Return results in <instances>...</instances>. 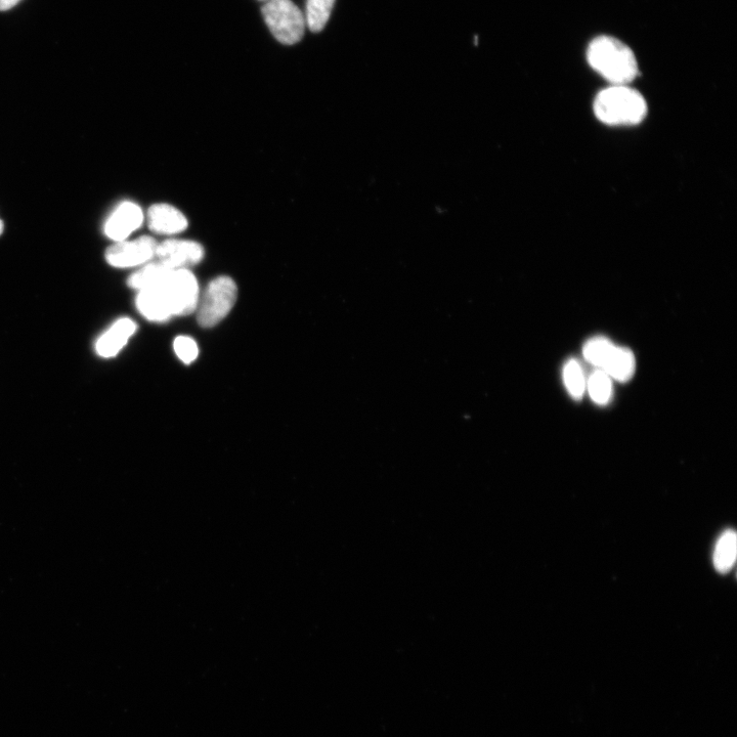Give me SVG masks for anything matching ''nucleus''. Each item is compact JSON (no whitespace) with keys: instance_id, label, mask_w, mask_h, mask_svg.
I'll use <instances>...</instances> for the list:
<instances>
[{"instance_id":"1","label":"nucleus","mask_w":737,"mask_h":737,"mask_svg":"<svg viewBox=\"0 0 737 737\" xmlns=\"http://www.w3.org/2000/svg\"><path fill=\"white\" fill-rule=\"evenodd\" d=\"M199 302L196 277L187 269L172 270L160 282L139 291L138 311L149 321L164 322L195 312Z\"/></svg>"},{"instance_id":"2","label":"nucleus","mask_w":737,"mask_h":737,"mask_svg":"<svg viewBox=\"0 0 737 737\" xmlns=\"http://www.w3.org/2000/svg\"><path fill=\"white\" fill-rule=\"evenodd\" d=\"M587 60L611 85H629L639 73L633 51L613 36L601 35L593 39L587 50Z\"/></svg>"},{"instance_id":"3","label":"nucleus","mask_w":737,"mask_h":737,"mask_svg":"<svg viewBox=\"0 0 737 737\" xmlns=\"http://www.w3.org/2000/svg\"><path fill=\"white\" fill-rule=\"evenodd\" d=\"M593 110L604 124L631 126L645 119L647 104L643 96L629 85H611L597 95Z\"/></svg>"},{"instance_id":"4","label":"nucleus","mask_w":737,"mask_h":737,"mask_svg":"<svg viewBox=\"0 0 737 737\" xmlns=\"http://www.w3.org/2000/svg\"><path fill=\"white\" fill-rule=\"evenodd\" d=\"M583 354L590 364L612 379L628 382L634 376L636 360L632 351L615 345L608 338H591L584 345Z\"/></svg>"},{"instance_id":"5","label":"nucleus","mask_w":737,"mask_h":737,"mask_svg":"<svg viewBox=\"0 0 737 737\" xmlns=\"http://www.w3.org/2000/svg\"><path fill=\"white\" fill-rule=\"evenodd\" d=\"M262 12L269 29L283 45L293 46L305 36L306 17L291 0H272Z\"/></svg>"},{"instance_id":"6","label":"nucleus","mask_w":737,"mask_h":737,"mask_svg":"<svg viewBox=\"0 0 737 737\" xmlns=\"http://www.w3.org/2000/svg\"><path fill=\"white\" fill-rule=\"evenodd\" d=\"M237 294V285L232 278L222 276L212 280L198 302L200 326L211 328L222 322L235 306Z\"/></svg>"},{"instance_id":"7","label":"nucleus","mask_w":737,"mask_h":737,"mask_svg":"<svg viewBox=\"0 0 737 737\" xmlns=\"http://www.w3.org/2000/svg\"><path fill=\"white\" fill-rule=\"evenodd\" d=\"M157 246L158 243L148 236L135 241L118 242L107 250V262L114 268H134L155 257Z\"/></svg>"},{"instance_id":"8","label":"nucleus","mask_w":737,"mask_h":737,"mask_svg":"<svg viewBox=\"0 0 737 737\" xmlns=\"http://www.w3.org/2000/svg\"><path fill=\"white\" fill-rule=\"evenodd\" d=\"M156 257L158 262L171 270H188L201 262L204 249L195 241L166 240L158 244Z\"/></svg>"},{"instance_id":"9","label":"nucleus","mask_w":737,"mask_h":737,"mask_svg":"<svg viewBox=\"0 0 737 737\" xmlns=\"http://www.w3.org/2000/svg\"><path fill=\"white\" fill-rule=\"evenodd\" d=\"M143 222L144 213L141 207L133 202H123L107 221L105 233L110 239L122 242L137 231Z\"/></svg>"},{"instance_id":"10","label":"nucleus","mask_w":737,"mask_h":737,"mask_svg":"<svg viewBox=\"0 0 737 737\" xmlns=\"http://www.w3.org/2000/svg\"><path fill=\"white\" fill-rule=\"evenodd\" d=\"M150 229L160 235H177L188 228L186 216L176 207L155 204L148 212Z\"/></svg>"},{"instance_id":"11","label":"nucleus","mask_w":737,"mask_h":737,"mask_svg":"<svg viewBox=\"0 0 737 737\" xmlns=\"http://www.w3.org/2000/svg\"><path fill=\"white\" fill-rule=\"evenodd\" d=\"M136 331L137 325L133 320H118L98 339L97 354L105 359L117 356Z\"/></svg>"},{"instance_id":"12","label":"nucleus","mask_w":737,"mask_h":737,"mask_svg":"<svg viewBox=\"0 0 737 737\" xmlns=\"http://www.w3.org/2000/svg\"><path fill=\"white\" fill-rule=\"evenodd\" d=\"M737 553L736 534L732 530L725 531L719 538L714 551V567L721 573H728L734 566Z\"/></svg>"},{"instance_id":"13","label":"nucleus","mask_w":737,"mask_h":737,"mask_svg":"<svg viewBox=\"0 0 737 737\" xmlns=\"http://www.w3.org/2000/svg\"><path fill=\"white\" fill-rule=\"evenodd\" d=\"M336 0H308L306 9L307 27L314 33L326 27Z\"/></svg>"},{"instance_id":"14","label":"nucleus","mask_w":737,"mask_h":737,"mask_svg":"<svg viewBox=\"0 0 737 737\" xmlns=\"http://www.w3.org/2000/svg\"><path fill=\"white\" fill-rule=\"evenodd\" d=\"M586 388L592 401L599 405H608L613 398L612 378L603 371L596 369L589 377Z\"/></svg>"},{"instance_id":"15","label":"nucleus","mask_w":737,"mask_h":737,"mask_svg":"<svg viewBox=\"0 0 737 737\" xmlns=\"http://www.w3.org/2000/svg\"><path fill=\"white\" fill-rule=\"evenodd\" d=\"M170 271L172 270L157 262L144 267L130 276L127 283L130 288L141 291L160 282Z\"/></svg>"},{"instance_id":"16","label":"nucleus","mask_w":737,"mask_h":737,"mask_svg":"<svg viewBox=\"0 0 737 737\" xmlns=\"http://www.w3.org/2000/svg\"><path fill=\"white\" fill-rule=\"evenodd\" d=\"M563 381H565L571 397L580 401L586 392V378L581 364L575 360H570L563 368Z\"/></svg>"},{"instance_id":"17","label":"nucleus","mask_w":737,"mask_h":737,"mask_svg":"<svg viewBox=\"0 0 737 737\" xmlns=\"http://www.w3.org/2000/svg\"><path fill=\"white\" fill-rule=\"evenodd\" d=\"M173 348H175L179 359L187 365L193 363L198 358V345L191 337L179 336L175 340V343H173Z\"/></svg>"},{"instance_id":"18","label":"nucleus","mask_w":737,"mask_h":737,"mask_svg":"<svg viewBox=\"0 0 737 737\" xmlns=\"http://www.w3.org/2000/svg\"><path fill=\"white\" fill-rule=\"evenodd\" d=\"M21 2L22 0H0V12L9 11Z\"/></svg>"},{"instance_id":"19","label":"nucleus","mask_w":737,"mask_h":737,"mask_svg":"<svg viewBox=\"0 0 737 737\" xmlns=\"http://www.w3.org/2000/svg\"><path fill=\"white\" fill-rule=\"evenodd\" d=\"M3 230H4V225H3L2 221H0V235H2Z\"/></svg>"},{"instance_id":"20","label":"nucleus","mask_w":737,"mask_h":737,"mask_svg":"<svg viewBox=\"0 0 737 737\" xmlns=\"http://www.w3.org/2000/svg\"><path fill=\"white\" fill-rule=\"evenodd\" d=\"M260 2H272V0H260Z\"/></svg>"}]
</instances>
